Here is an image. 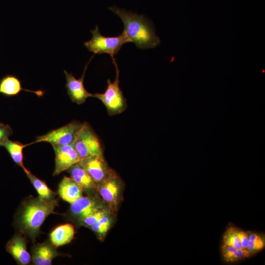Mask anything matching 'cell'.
<instances>
[{"label":"cell","mask_w":265,"mask_h":265,"mask_svg":"<svg viewBox=\"0 0 265 265\" xmlns=\"http://www.w3.org/2000/svg\"><path fill=\"white\" fill-rule=\"evenodd\" d=\"M58 191L63 200L72 204L82 196L83 188L71 178L65 176L59 185Z\"/></svg>","instance_id":"cell-12"},{"label":"cell","mask_w":265,"mask_h":265,"mask_svg":"<svg viewBox=\"0 0 265 265\" xmlns=\"http://www.w3.org/2000/svg\"><path fill=\"white\" fill-rule=\"evenodd\" d=\"M71 204V213L80 220L99 210L95 202L88 197L82 196Z\"/></svg>","instance_id":"cell-13"},{"label":"cell","mask_w":265,"mask_h":265,"mask_svg":"<svg viewBox=\"0 0 265 265\" xmlns=\"http://www.w3.org/2000/svg\"><path fill=\"white\" fill-rule=\"evenodd\" d=\"M110 220L106 215L103 216L98 221L91 226L92 230L100 236H104L109 228Z\"/></svg>","instance_id":"cell-23"},{"label":"cell","mask_w":265,"mask_h":265,"mask_svg":"<svg viewBox=\"0 0 265 265\" xmlns=\"http://www.w3.org/2000/svg\"><path fill=\"white\" fill-rule=\"evenodd\" d=\"M108 8L120 17L124 26L123 32L130 42L134 43L138 48H154L160 44V39L155 33L152 22L145 16L115 5Z\"/></svg>","instance_id":"cell-1"},{"label":"cell","mask_w":265,"mask_h":265,"mask_svg":"<svg viewBox=\"0 0 265 265\" xmlns=\"http://www.w3.org/2000/svg\"><path fill=\"white\" fill-rule=\"evenodd\" d=\"M28 145L12 141L9 140L8 138L2 144V145L5 147L8 152L13 160L22 167L26 173L29 171L26 169L24 165L23 150L25 147Z\"/></svg>","instance_id":"cell-18"},{"label":"cell","mask_w":265,"mask_h":265,"mask_svg":"<svg viewBox=\"0 0 265 265\" xmlns=\"http://www.w3.org/2000/svg\"><path fill=\"white\" fill-rule=\"evenodd\" d=\"M6 249L17 264L26 265L30 263L31 256L26 249V240L21 235H14L7 243Z\"/></svg>","instance_id":"cell-10"},{"label":"cell","mask_w":265,"mask_h":265,"mask_svg":"<svg viewBox=\"0 0 265 265\" xmlns=\"http://www.w3.org/2000/svg\"><path fill=\"white\" fill-rule=\"evenodd\" d=\"M54 246L49 243L38 244L33 248L32 261L35 265H51L55 257L59 256Z\"/></svg>","instance_id":"cell-11"},{"label":"cell","mask_w":265,"mask_h":265,"mask_svg":"<svg viewBox=\"0 0 265 265\" xmlns=\"http://www.w3.org/2000/svg\"><path fill=\"white\" fill-rule=\"evenodd\" d=\"M11 133L12 131L9 126L0 123V145H2L3 141Z\"/></svg>","instance_id":"cell-26"},{"label":"cell","mask_w":265,"mask_h":265,"mask_svg":"<svg viewBox=\"0 0 265 265\" xmlns=\"http://www.w3.org/2000/svg\"><path fill=\"white\" fill-rule=\"evenodd\" d=\"M23 90L33 92L38 96H42L44 93L42 90L32 91L23 88L21 81L15 76H7L0 81V93L6 96L18 95Z\"/></svg>","instance_id":"cell-15"},{"label":"cell","mask_w":265,"mask_h":265,"mask_svg":"<svg viewBox=\"0 0 265 265\" xmlns=\"http://www.w3.org/2000/svg\"><path fill=\"white\" fill-rule=\"evenodd\" d=\"M73 144L80 159L95 156L103 157L100 140L86 122L82 124Z\"/></svg>","instance_id":"cell-5"},{"label":"cell","mask_w":265,"mask_h":265,"mask_svg":"<svg viewBox=\"0 0 265 265\" xmlns=\"http://www.w3.org/2000/svg\"><path fill=\"white\" fill-rule=\"evenodd\" d=\"M221 250L224 260L228 263L238 262L251 256L246 249H237L224 244H222Z\"/></svg>","instance_id":"cell-19"},{"label":"cell","mask_w":265,"mask_h":265,"mask_svg":"<svg viewBox=\"0 0 265 265\" xmlns=\"http://www.w3.org/2000/svg\"><path fill=\"white\" fill-rule=\"evenodd\" d=\"M79 163L85 169L95 183H102L111 174L103 157H90L80 159Z\"/></svg>","instance_id":"cell-9"},{"label":"cell","mask_w":265,"mask_h":265,"mask_svg":"<svg viewBox=\"0 0 265 265\" xmlns=\"http://www.w3.org/2000/svg\"><path fill=\"white\" fill-rule=\"evenodd\" d=\"M222 244L233 246L237 249L242 248L235 232V227H228L223 236Z\"/></svg>","instance_id":"cell-22"},{"label":"cell","mask_w":265,"mask_h":265,"mask_svg":"<svg viewBox=\"0 0 265 265\" xmlns=\"http://www.w3.org/2000/svg\"><path fill=\"white\" fill-rule=\"evenodd\" d=\"M106 214V212L105 211L99 210L81 219L80 221L84 225L91 227Z\"/></svg>","instance_id":"cell-24"},{"label":"cell","mask_w":265,"mask_h":265,"mask_svg":"<svg viewBox=\"0 0 265 265\" xmlns=\"http://www.w3.org/2000/svg\"><path fill=\"white\" fill-rule=\"evenodd\" d=\"M116 68V77L112 82L110 79L107 81V85L103 93L92 94V97L100 100L105 106L109 115L120 114L124 111L127 106L126 98L119 87V71L115 59L113 60Z\"/></svg>","instance_id":"cell-4"},{"label":"cell","mask_w":265,"mask_h":265,"mask_svg":"<svg viewBox=\"0 0 265 265\" xmlns=\"http://www.w3.org/2000/svg\"><path fill=\"white\" fill-rule=\"evenodd\" d=\"M55 152V168L53 175L68 170L80 160L73 143L53 148Z\"/></svg>","instance_id":"cell-8"},{"label":"cell","mask_w":265,"mask_h":265,"mask_svg":"<svg viewBox=\"0 0 265 265\" xmlns=\"http://www.w3.org/2000/svg\"><path fill=\"white\" fill-rule=\"evenodd\" d=\"M57 204L55 199L47 201L39 197L26 200L20 209L16 219L18 229L34 240L46 218L54 213Z\"/></svg>","instance_id":"cell-2"},{"label":"cell","mask_w":265,"mask_h":265,"mask_svg":"<svg viewBox=\"0 0 265 265\" xmlns=\"http://www.w3.org/2000/svg\"><path fill=\"white\" fill-rule=\"evenodd\" d=\"M71 178L83 189H90L94 186V182L85 169L78 162L68 169Z\"/></svg>","instance_id":"cell-17"},{"label":"cell","mask_w":265,"mask_h":265,"mask_svg":"<svg viewBox=\"0 0 265 265\" xmlns=\"http://www.w3.org/2000/svg\"><path fill=\"white\" fill-rule=\"evenodd\" d=\"M235 232L241 248L246 249L248 242L247 232L235 227Z\"/></svg>","instance_id":"cell-25"},{"label":"cell","mask_w":265,"mask_h":265,"mask_svg":"<svg viewBox=\"0 0 265 265\" xmlns=\"http://www.w3.org/2000/svg\"><path fill=\"white\" fill-rule=\"evenodd\" d=\"M26 174L38 193L39 198L47 201L53 199L54 192L44 181L32 174L30 171Z\"/></svg>","instance_id":"cell-20"},{"label":"cell","mask_w":265,"mask_h":265,"mask_svg":"<svg viewBox=\"0 0 265 265\" xmlns=\"http://www.w3.org/2000/svg\"><path fill=\"white\" fill-rule=\"evenodd\" d=\"M119 187L118 179L111 174L101 183L99 187V193L105 201L113 203L117 200Z\"/></svg>","instance_id":"cell-16"},{"label":"cell","mask_w":265,"mask_h":265,"mask_svg":"<svg viewBox=\"0 0 265 265\" xmlns=\"http://www.w3.org/2000/svg\"><path fill=\"white\" fill-rule=\"evenodd\" d=\"M248 242L246 248L251 255L262 250L265 245V237L259 234L247 232Z\"/></svg>","instance_id":"cell-21"},{"label":"cell","mask_w":265,"mask_h":265,"mask_svg":"<svg viewBox=\"0 0 265 265\" xmlns=\"http://www.w3.org/2000/svg\"><path fill=\"white\" fill-rule=\"evenodd\" d=\"M90 31L92 38L84 43V46L94 54L107 53L112 60L115 59L114 55L118 53L122 46L130 42L124 32L117 36H105L101 34L97 25Z\"/></svg>","instance_id":"cell-3"},{"label":"cell","mask_w":265,"mask_h":265,"mask_svg":"<svg viewBox=\"0 0 265 265\" xmlns=\"http://www.w3.org/2000/svg\"><path fill=\"white\" fill-rule=\"evenodd\" d=\"M82 124L78 121H72L60 128L37 136L35 141L30 144L46 142L50 143L53 148L73 143Z\"/></svg>","instance_id":"cell-6"},{"label":"cell","mask_w":265,"mask_h":265,"mask_svg":"<svg viewBox=\"0 0 265 265\" xmlns=\"http://www.w3.org/2000/svg\"><path fill=\"white\" fill-rule=\"evenodd\" d=\"M74 234V227L72 224H62L51 232L50 239L52 244L57 247L69 243L73 239Z\"/></svg>","instance_id":"cell-14"},{"label":"cell","mask_w":265,"mask_h":265,"mask_svg":"<svg viewBox=\"0 0 265 265\" xmlns=\"http://www.w3.org/2000/svg\"><path fill=\"white\" fill-rule=\"evenodd\" d=\"M94 56L91 57L89 62L86 64L81 77L77 79L72 73H69L64 70L66 80L65 87L67 93L73 102L78 105L84 103L87 98L92 97V94L88 92L85 89L83 81L87 66Z\"/></svg>","instance_id":"cell-7"}]
</instances>
